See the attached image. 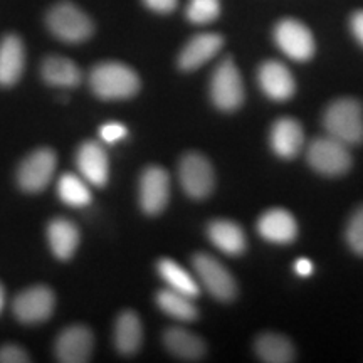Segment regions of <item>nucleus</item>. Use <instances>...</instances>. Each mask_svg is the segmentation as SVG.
Instances as JSON below:
<instances>
[{
  "label": "nucleus",
  "instance_id": "1",
  "mask_svg": "<svg viewBox=\"0 0 363 363\" xmlns=\"http://www.w3.org/2000/svg\"><path fill=\"white\" fill-rule=\"evenodd\" d=\"M89 86L98 98L106 101L130 99L140 91V78L136 71L123 62H99L89 72Z\"/></svg>",
  "mask_w": 363,
  "mask_h": 363
},
{
  "label": "nucleus",
  "instance_id": "2",
  "mask_svg": "<svg viewBox=\"0 0 363 363\" xmlns=\"http://www.w3.org/2000/svg\"><path fill=\"white\" fill-rule=\"evenodd\" d=\"M45 26L54 38L67 44H81L94 34L91 17L72 2L54 4L45 13Z\"/></svg>",
  "mask_w": 363,
  "mask_h": 363
},
{
  "label": "nucleus",
  "instance_id": "3",
  "mask_svg": "<svg viewBox=\"0 0 363 363\" xmlns=\"http://www.w3.org/2000/svg\"><path fill=\"white\" fill-rule=\"evenodd\" d=\"M326 133L345 145L363 142V106L353 98L337 99L326 108L323 116Z\"/></svg>",
  "mask_w": 363,
  "mask_h": 363
},
{
  "label": "nucleus",
  "instance_id": "4",
  "mask_svg": "<svg viewBox=\"0 0 363 363\" xmlns=\"http://www.w3.org/2000/svg\"><path fill=\"white\" fill-rule=\"evenodd\" d=\"M308 163L313 170L326 177H338L347 174L352 167V155L348 145L331 136H323L311 142L306 152Z\"/></svg>",
  "mask_w": 363,
  "mask_h": 363
},
{
  "label": "nucleus",
  "instance_id": "5",
  "mask_svg": "<svg viewBox=\"0 0 363 363\" xmlns=\"http://www.w3.org/2000/svg\"><path fill=\"white\" fill-rule=\"evenodd\" d=\"M211 98L219 110L234 111L244 101V84L233 59H224L211 79Z\"/></svg>",
  "mask_w": 363,
  "mask_h": 363
},
{
  "label": "nucleus",
  "instance_id": "6",
  "mask_svg": "<svg viewBox=\"0 0 363 363\" xmlns=\"http://www.w3.org/2000/svg\"><path fill=\"white\" fill-rule=\"evenodd\" d=\"M57 157L51 148H39L24 158L17 170V184L27 194H39L51 184Z\"/></svg>",
  "mask_w": 363,
  "mask_h": 363
},
{
  "label": "nucleus",
  "instance_id": "7",
  "mask_svg": "<svg viewBox=\"0 0 363 363\" xmlns=\"http://www.w3.org/2000/svg\"><path fill=\"white\" fill-rule=\"evenodd\" d=\"M194 269L206 289L219 301H233L238 293L234 276L229 269L207 252L195 254Z\"/></svg>",
  "mask_w": 363,
  "mask_h": 363
},
{
  "label": "nucleus",
  "instance_id": "8",
  "mask_svg": "<svg viewBox=\"0 0 363 363\" xmlns=\"http://www.w3.org/2000/svg\"><path fill=\"white\" fill-rule=\"evenodd\" d=\"M179 179L182 189L192 199H206L216 185V174L211 162L201 153H187L180 160Z\"/></svg>",
  "mask_w": 363,
  "mask_h": 363
},
{
  "label": "nucleus",
  "instance_id": "9",
  "mask_svg": "<svg viewBox=\"0 0 363 363\" xmlns=\"http://www.w3.org/2000/svg\"><path fill=\"white\" fill-rule=\"evenodd\" d=\"M56 308V296L48 286H33L13 299L12 311L21 323L38 325L48 321Z\"/></svg>",
  "mask_w": 363,
  "mask_h": 363
},
{
  "label": "nucleus",
  "instance_id": "10",
  "mask_svg": "<svg viewBox=\"0 0 363 363\" xmlns=\"http://www.w3.org/2000/svg\"><path fill=\"white\" fill-rule=\"evenodd\" d=\"M274 40L286 56L294 61H308L315 56V38L311 30L296 19H283L274 27Z\"/></svg>",
  "mask_w": 363,
  "mask_h": 363
},
{
  "label": "nucleus",
  "instance_id": "11",
  "mask_svg": "<svg viewBox=\"0 0 363 363\" xmlns=\"http://www.w3.org/2000/svg\"><path fill=\"white\" fill-rule=\"evenodd\" d=\"M170 199V177L162 167H148L140 177V206L148 216L160 214Z\"/></svg>",
  "mask_w": 363,
  "mask_h": 363
},
{
  "label": "nucleus",
  "instance_id": "12",
  "mask_svg": "<svg viewBox=\"0 0 363 363\" xmlns=\"http://www.w3.org/2000/svg\"><path fill=\"white\" fill-rule=\"evenodd\" d=\"M94 348V337L88 326L74 325L62 330L56 340V357L62 363L89 362Z\"/></svg>",
  "mask_w": 363,
  "mask_h": 363
},
{
  "label": "nucleus",
  "instance_id": "13",
  "mask_svg": "<svg viewBox=\"0 0 363 363\" xmlns=\"http://www.w3.org/2000/svg\"><path fill=\"white\" fill-rule=\"evenodd\" d=\"M26 67L24 43L17 34H7L0 40V86L12 88L19 83Z\"/></svg>",
  "mask_w": 363,
  "mask_h": 363
},
{
  "label": "nucleus",
  "instance_id": "14",
  "mask_svg": "<svg viewBox=\"0 0 363 363\" xmlns=\"http://www.w3.org/2000/svg\"><path fill=\"white\" fill-rule=\"evenodd\" d=\"M261 89L274 101H286L296 91V83L291 71L279 61H266L257 72Z\"/></svg>",
  "mask_w": 363,
  "mask_h": 363
},
{
  "label": "nucleus",
  "instance_id": "15",
  "mask_svg": "<svg viewBox=\"0 0 363 363\" xmlns=\"http://www.w3.org/2000/svg\"><path fill=\"white\" fill-rule=\"evenodd\" d=\"M76 163L83 175V179L89 184L103 187L110 177V162L104 148L98 142H84L78 150Z\"/></svg>",
  "mask_w": 363,
  "mask_h": 363
},
{
  "label": "nucleus",
  "instance_id": "16",
  "mask_svg": "<svg viewBox=\"0 0 363 363\" xmlns=\"http://www.w3.org/2000/svg\"><path fill=\"white\" fill-rule=\"evenodd\" d=\"M224 39L219 34L206 33L195 35L185 44L179 56V66L184 71H195L206 65L222 49Z\"/></svg>",
  "mask_w": 363,
  "mask_h": 363
},
{
  "label": "nucleus",
  "instance_id": "17",
  "mask_svg": "<svg viewBox=\"0 0 363 363\" xmlns=\"http://www.w3.org/2000/svg\"><path fill=\"white\" fill-rule=\"evenodd\" d=\"M257 233L274 244H289L296 239V219L284 208H271L257 220Z\"/></svg>",
  "mask_w": 363,
  "mask_h": 363
},
{
  "label": "nucleus",
  "instance_id": "18",
  "mask_svg": "<svg viewBox=\"0 0 363 363\" xmlns=\"http://www.w3.org/2000/svg\"><path fill=\"white\" fill-rule=\"evenodd\" d=\"M305 142L301 125L293 118H281L271 128V148L281 158H293Z\"/></svg>",
  "mask_w": 363,
  "mask_h": 363
},
{
  "label": "nucleus",
  "instance_id": "19",
  "mask_svg": "<svg viewBox=\"0 0 363 363\" xmlns=\"http://www.w3.org/2000/svg\"><path fill=\"white\" fill-rule=\"evenodd\" d=\"M79 229L67 219H54L48 225V240L59 261H69L79 246Z\"/></svg>",
  "mask_w": 363,
  "mask_h": 363
},
{
  "label": "nucleus",
  "instance_id": "20",
  "mask_svg": "<svg viewBox=\"0 0 363 363\" xmlns=\"http://www.w3.org/2000/svg\"><path fill=\"white\" fill-rule=\"evenodd\" d=\"M207 235L219 251L229 256H239L246 251V234L234 220H212L207 227Z\"/></svg>",
  "mask_w": 363,
  "mask_h": 363
},
{
  "label": "nucleus",
  "instance_id": "21",
  "mask_svg": "<svg viewBox=\"0 0 363 363\" xmlns=\"http://www.w3.org/2000/svg\"><path fill=\"white\" fill-rule=\"evenodd\" d=\"M143 342V326L135 311H123L115 325V347L121 355H135Z\"/></svg>",
  "mask_w": 363,
  "mask_h": 363
},
{
  "label": "nucleus",
  "instance_id": "22",
  "mask_svg": "<svg viewBox=\"0 0 363 363\" xmlns=\"http://www.w3.org/2000/svg\"><path fill=\"white\" fill-rule=\"evenodd\" d=\"M40 76L49 86L76 88L81 83V69L74 61L62 56H49L40 66Z\"/></svg>",
  "mask_w": 363,
  "mask_h": 363
},
{
  "label": "nucleus",
  "instance_id": "23",
  "mask_svg": "<svg viewBox=\"0 0 363 363\" xmlns=\"http://www.w3.org/2000/svg\"><path fill=\"white\" fill-rule=\"evenodd\" d=\"M163 343L167 350L182 360H201L206 353V343L197 335L184 328H169L163 335Z\"/></svg>",
  "mask_w": 363,
  "mask_h": 363
},
{
  "label": "nucleus",
  "instance_id": "24",
  "mask_svg": "<svg viewBox=\"0 0 363 363\" xmlns=\"http://www.w3.org/2000/svg\"><path fill=\"white\" fill-rule=\"evenodd\" d=\"M256 353L262 362L289 363L294 362V347L279 333H264L256 340Z\"/></svg>",
  "mask_w": 363,
  "mask_h": 363
},
{
  "label": "nucleus",
  "instance_id": "25",
  "mask_svg": "<svg viewBox=\"0 0 363 363\" xmlns=\"http://www.w3.org/2000/svg\"><path fill=\"white\" fill-rule=\"evenodd\" d=\"M157 305L163 313L175 318L179 321H194L197 320L199 311L192 303V298L187 294L175 291V289H162L157 294Z\"/></svg>",
  "mask_w": 363,
  "mask_h": 363
},
{
  "label": "nucleus",
  "instance_id": "26",
  "mask_svg": "<svg viewBox=\"0 0 363 363\" xmlns=\"http://www.w3.org/2000/svg\"><path fill=\"white\" fill-rule=\"evenodd\" d=\"M158 272H160L162 279L169 284V288L175 289V291L187 294L190 298L199 296L201 288H199L197 281L182 267L179 262L172 259H160L158 261Z\"/></svg>",
  "mask_w": 363,
  "mask_h": 363
},
{
  "label": "nucleus",
  "instance_id": "27",
  "mask_svg": "<svg viewBox=\"0 0 363 363\" xmlns=\"http://www.w3.org/2000/svg\"><path fill=\"white\" fill-rule=\"evenodd\" d=\"M57 194L71 207H86L91 203V192L84 180L72 174H65L57 182Z\"/></svg>",
  "mask_w": 363,
  "mask_h": 363
},
{
  "label": "nucleus",
  "instance_id": "28",
  "mask_svg": "<svg viewBox=\"0 0 363 363\" xmlns=\"http://www.w3.org/2000/svg\"><path fill=\"white\" fill-rule=\"evenodd\" d=\"M220 16V0H190L187 19L192 24H211Z\"/></svg>",
  "mask_w": 363,
  "mask_h": 363
},
{
  "label": "nucleus",
  "instance_id": "29",
  "mask_svg": "<svg viewBox=\"0 0 363 363\" xmlns=\"http://www.w3.org/2000/svg\"><path fill=\"white\" fill-rule=\"evenodd\" d=\"M350 249L358 256H363V206L353 212L345 233Z\"/></svg>",
  "mask_w": 363,
  "mask_h": 363
},
{
  "label": "nucleus",
  "instance_id": "30",
  "mask_svg": "<svg viewBox=\"0 0 363 363\" xmlns=\"http://www.w3.org/2000/svg\"><path fill=\"white\" fill-rule=\"evenodd\" d=\"M126 135H128L126 126L121 123H116V121H111V123L103 125L101 128H99V138H101L104 143H110V145L123 140Z\"/></svg>",
  "mask_w": 363,
  "mask_h": 363
},
{
  "label": "nucleus",
  "instance_id": "31",
  "mask_svg": "<svg viewBox=\"0 0 363 363\" xmlns=\"http://www.w3.org/2000/svg\"><path fill=\"white\" fill-rule=\"evenodd\" d=\"M0 362L2 363H26L30 362V357L27 355L24 348L19 345H4L0 348Z\"/></svg>",
  "mask_w": 363,
  "mask_h": 363
},
{
  "label": "nucleus",
  "instance_id": "32",
  "mask_svg": "<svg viewBox=\"0 0 363 363\" xmlns=\"http://www.w3.org/2000/svg\"><path fill=\"white\" fill-rule=\"evenodd\" d=\"M143 4L150 11L157 13H170L177 9L179 0H143Z\"/></svg>",
  "mask_w": 363,
  "mask_h": 363
},
{
  "label": "nucleus",
  "instance_id": "33",
  "mask_svg": "<svg viewBox=\"0 0 363 363\" xmlns=\"http://www.w3.org/2000/svg\"><path fill=\"white\" fill-rule=\"evenodd\" d=\"M352 33L355 35V39L363 45V11H358L352 16L350 19Z\"/></svg>",
  "mask_w": 363,
  "mask_h": 363
},
{
  "label": "nucleus",
  "instance_id": "34",
  "mask_svg": "<svg viewBox=\"0 0 363 363\" xmlns=\"http://www.w3.org/2000/svg\"><path fill=\"white\" fill-rule=\"evenodd\" d=\"M294 271H296L299 276H303V278H308V276H311L313 271H315V266H313V262L310 259L301 257V259L294 262Z\"/></svg>",
  "mask_w": 363,
  "mask_h": 363
},
{
  "label": "nucleus",
  "instance_id": "35",
  "mask_svg": "<svg viewBox=\"0 0 363 363\" xmlns=\"http://www.w3.org/2000/svg\"><path fill=\"white\" fill-rule=\"evenodd\" d=\"M4 303H6V293H4L2 284H0V313L4 310Z\"/></svg>",
  "mask_w": 363,
  "mask_h": 363
}]
</instances>
